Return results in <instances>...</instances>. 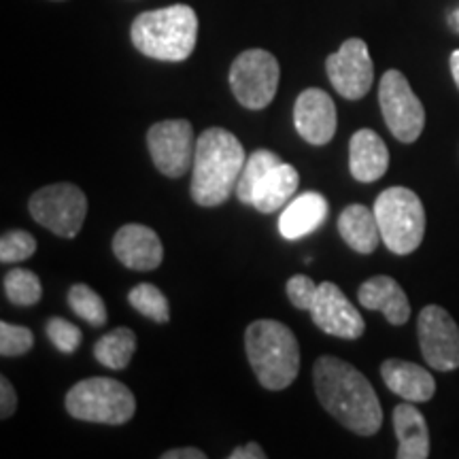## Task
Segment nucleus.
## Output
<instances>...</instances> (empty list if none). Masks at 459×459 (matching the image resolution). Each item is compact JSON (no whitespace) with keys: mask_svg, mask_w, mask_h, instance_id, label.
Wrapping results in <instances>:
<instances>
[{"mask_svg":"<svg viewBox=\"0 0 459 459\" xmlns=\"http://www.w3.org/2000/svg\"><path fill=\"white\" fill-rule=\"evenodd\" d=\"M3 285L9 302L15 304V307H32L43 296L41 281H39V277L32 271H28V268H11L4 274Z\"/></svg>","mask_w":459,"mask_h":459,"instance_id":"393cba45","label":"nucleus"},{"mask_svg":"<svg viewBox=\"0 0 459 459\" xmlns=\"http://www.w3.org/2000/svg\"><path fill=\"white\" fill-rule=\"evenodd\" d=\"M375 215L383 243L392 254L409 255L426 234V209L409 187H389L375 203Z\"/></svg>","mask_w":459,"mask_h":459,"instance_id":"39448f33","label":"nucleus"},{"mask_svg":"<svg viewBox=\"0 0 459 459\" xmlns=\"http://www.w3.org/2000/svg\"><path fill=\"white\" fill-rule=\"evenodd\" d=\"M281 68L277 57L266 49H247L230 66V88L249 111H260L277 96Z\"/></svg>","mask_w":459,"mask_h":459,"instance_id":"0eeeda50","label":"nucleus"},{"mask_svg":"<svg viewBox=\"0 0 459 459\" xmlns=\"http://www.w3.org/2000/svg\"><path fill=\"white\" fill-rule=\"evenodd\" d=\"M230 459H266V451L257 443H247L245 446H237L228 455Z\"/></svg>","mask_w":459,"mask_h":459,"instance_id":"473e14b6","label":"nucleus"},{"mask_svg":"<svg viewBox=\"0 0 459 459\" xmlns=\"http://www.w3.org/2000/svg\"><path fill=\"white\" fill-rule=\"evenodd\" d=\"M247 162L245 149L226 128H206L196 141L192 166V200L200 206H220L237 189Z\"/></svg>","mask_w":459,"mask_h":459,"instance_id":"f03ea898","label":"nucleus"},{"mask_svg":"<svg viewBox=\"0 0 459 459\" xmlns=\"http://www.w3.org/2000/svg\"><path fill=\"white\" fill-rule=\"evenodd\" d=\"M338 232L344 243L358 254L368 255L381 243V230L375 215V209L364 204H349L338 217Z\"/></svg>","mask_w":459,"mask_h":459,"instance_id":"4be33fe9","label":"nucleus"},{"mask_svg":"<svg viewBox=\"0 0 459 459\" xmlns=\"http://www.w3.org/2000/svg\"><path fill=\"white\" fill-rule=\"evenodd\" d=\"M328 200L319 192H307L290 200L279 217V232L287 240H298L315 232L328 217Z\"/></svg>","mask_w":459,"mask_h":459,"instance_id":"6ab92c4d","label":"nucleus"},{"mask_svg":"<svg viewBox=\"0 0 459 459\" xmlns=\"http://www.w3.org/2000/svg\"><path fill=\"white\" fill-rule=\"evenodd\" d=\"M311 319L321 332L325 334L344 338V341H355L366 332L364 317L358 308L349 302L342 290L332 281L319 283L317 298L311 307Z\"/></svg>","mask_w":459,"mask_h":459,"instance_id":"ddd939ff","label":"nucleus"},{"mask_svg":"<svg viewBox=\"0 0 459 459\" xmlns=\"http://www.w3.org/2000/svg\"><path fill=\"white\" fill-rule=\"evenodd\" d=\"M113 254L130 271H156L164 260L162 240L156 230L141 223H128L117 230L113 238Z\"/></svg>","mask_w":459,"mask_h":459,"instance_id":"2eb2a0df","label":"nucleus"},{"mask_svg":"<svg viewBox=\"0 0 459 459\" xmlns=\"http://www.w3.org/2000/svg\"><path fill=\"white\" fill-rule=\"evenodd\" d=\"M147 149L156 169L170 179H179L194 166L196 139L187 119H164L147 132Z\"/></svg>","mask_w":459,"mask_h":459,"instance_id":"9d476101","label":"nucleus"},{"mask_svg":"<svg viewBox=\"0 0 459 459\" xmlns=\"http://www.w3.org/2000/svg\"><path fill=\"white\" fill-rule=\"evenodd\" d=\"M136 351V334L130 328H115L94 342V358L111 370H124Z\"/></svg>","mask_w":459,"mask_h":459,"instance_id":"5701e85b","label":"nucleus"},{"mask_svg":"<svg viewBox=\"0 0 459 459\" xmlns=\"http://www.w3.org/2000/svg\"><path fill=\"white\" fill-rule=\"evenodd\" d=\"M162 459H206V453L196 446H186V449H170L162 453Z\"/></svg>","mask_w":459,"mask_h":459,"instance_id":"72a5a7b5","label":"nucleus"},{"mask_svg":"<svg viewBox=\"0 0 459 459\" xmlns=\"http://www.w3.org/2000/svg\"><path fill=\"white\" fill-rule=\"evenodd\" d=\"M328 79L338 94L347 100H359L368 94L375 82L368 45L361 39H347L336 54L325 60Z\"/></svg>","mask_w":459,"mask_h":459,"instance_id":"f8f14e48","label":"nucleus"},{"mask_svg":"<svg viewBox=\"0 0 459 459\" xmlns=\"http://www.w3.org/2000/svg\"><path fill=\"white\" fill-rule=\"evenodd\" d=\"M245 349L262 387L287 389L300 372V344L294 332L274 319H257L245 332Z\"/></svg>","mask_w":459,"mask_h":459,"instance_id":"20e7f679","label":"nucleus"},{"mask_svg":"<svg viewBox=\"0 0 459 459\" xmlns=\"http://www.w3.org/2000/svg\"><path fill=\"white\" fill-rule=\"evenodd\" d=\"M68 415L79 421L124 426L134 417L136 400L124 383L107 377L83 378L66 394Z\"/></svg>","mask_w":459,"mask_h":459,"instance_id":"423d86ee","label":"nucleus"},{"mask_svg":"<svg viewBox=\"0 0 459 459\" xmlns=\"http://www.w3.org/2000/svg\"><path fill=\"white\" fill-rule=\"evenodd\" d=\"M378 105L387 128L400 143H415L426 126V108L400 71H387L378 85Z\"/></svg>","mask_w":459,"mask_h":459,"instance_id":"1a4fd4ad","label":"nucleus"},{"mask_svg":"<svg viewBox=\"0 0 459 459\" xmlns=\"http://www.w3.org/2000/svg\"><path fill=\"white\" fill-rule=\"evenodd\" d=\"M358 300L368 311L385 315L392 325H404L411 317V302L400 283L385 274H378L359 285Z\"/></svg>","mask_w":459,"mask_h":459,"instance_id":"dca6fc26","label":"nucleus"},{"mask_svg":"<svg viewBox=\"0 0 459 459\" xmlns=\"http://www.w3.org/2000/svg\"><path fill=\"white\" fill-rule=\"evenodd\" d=\"M315 394L325 411L353 434L372 436L383 426L375 387L355 366L334 355H321L313 366Z\"/></svg>","mask_w":459,"mask_h":459,"instance_id":"f257e3e1","label":"nucleus"},{"mask_svg":"<svg viewBox=\"0 0 459 459\" xmlns=\"http://www.w3.org/2000/svg\"><path fill=\"white\" fill-rule=\"evenodd\" d=\"M132 43L143 56L162 62H183L198 41V15L187 4L145 11L132 22Z\"/></svg>","mask_w":459,"mask_h":459,"instance_id":"7ed1b4c3","label":"nucleus"},{"mask_svg":"<svg viewBox=\"0 0 459 459\" xmlns=\"http://www.w3.org/2000/svg\"><path fill=\"white\" fill-rule=\"evenodd\" d=\"M48 338L56 349H60L62 353H73L77 351L79 344H82V330L71 321L62 317H51L45 325Z\"/></svg>","mask_w":459,"mask_h":459,"instance_id":"c756f323","label":"nucleus"},{"mask_svg":"<svg viewBox=\"0 0 459 459\" xmlns=\"http://www.w3.org/2000/svg\"><path fill=\"white\" fill-rule=\"evenodd\" d=\"M68 304H71L74 315H79V317L88 321L94 328H102L107 324L105 302H102V298L90 285H73L71 291H68Z\"/></svg>","mask_w":459,"mask_h":459,"instance_id":"bb28decb","label":"nucleus"},{"mask_svg":"<svg viewBox=\"0 0 459 459\" xmlns=\"http://www.w3.org/2000/svg\"><path fill=\"white\" fill-rule=\"evenodd\" d=\"M381 377L389 387V392L400 395L402 400L429 402L436 394V381L426 368L404 359H385L381 364Z\"/></svg>","mask_w":459,"mask_h":459,"instance_id":"a211bd4d","label":"nucleus"},{"mask_svg":"<svg viewBox=\"0 0 459 459\" xmlns=\"http://www.w3.org/2000/svg\"><path fill=\"white\" fill-rule=\"evenodd\" d=\"M389 169L385 141L375 130L361 128L349 141V170L359 183H375Z\"/></svg>","mask_w":459,"mask_h":459,"instance_id":"f3484780","label":"nucleus"},{"mask_svg":"<svg viewBox=\"0 0 459 459\" xmlns=\"http://www.w3.org/2000/svg\"><path fill=\"white\" fill-rule=\"evenodd\" d=\"M285 291L290 302L294 304L296 308H300V311H311L315 298H317L319 285L315 283L311 277H307V274H294V277L287 281Z\"/></svg>","mask_w":459,"mask_h":459,"instance_id":"7c9ffc66","label":"nucleus"},{"mask_svg":"<svg viewBox=\"0 0 459 459\" xmlns=\"http://www.w3.org/2000/svg\"><path fill=\"white\" fill-rule=\"evenodd\" d=\"M298 186H300V175H298V170L291 164L281 162L277 166H273V169L262 177V181L257 183L251 206L264 215L277 213L281 206L290 203L291 196L296 194Z\"/></svg>","mask_w":459,"mask_h":459,"instance_id":"412c9836","label":"nucleus"},{"mask_svg":"<svg viewBox=\"0 0 459 459\" xmlns=\"http://www.w3.org/2000/svg\"><path fill=\"white\" fill-rule=\"evenodd\" d=\"M281 162H283V160H281L274 152H268V149H257V152L251 153V156L247 158L243 172H240L237 183V196L240 203L251 204L257 183L262 181V177L266 175L273 166H277Z\"/></svg>","mask_w":459,"mask_h":459,"instance_id":"b1692460","label":"nucleus"},{"mask_svg":"<svg viewBox=\"0 0 459 459\" xmlns=\"http://www.w3.org/2000/svg\"><path fill=\"white\" fill-rule=\"evenodd\" d=\"M34 347L32 332L24 328V325L9 324L3 321L0 324V355L3 358H20L26 355Z\"/></svg>","mask_w":459,"mask_h":459,"instance_id":"c85d7f7f","label":"nucleus"},{"mask_svg":"<svg viewBox=\"0 0 459 459\" xmlns=\"http://www.w3.org/2000/svg\"><path fill=\"white\" fill-rule=\"evenodd\" d=\"M128 302L134 311H139L143 317L156 321V324H169L170 307L162 290H158L152 283H141L132 287L128 294Z\"/></svg>","mask_w":459,"mask_h":459,"instance_id":"a878e982","label":"nucleus"},{"mask_svg":"<svg viewBox=\"0 0 459 459\" xmlns=\"http://www.w3.org/2000/svg\"><path fill=\"white\" fill-rule=\"evenodd\" d=\"M17 409V394L13 385L9 383L7 377L0 378V417L9 419L13 417V412Z\"/></svg>","mask_w":459,"mask_h":459,"instance_id":"2f4dec72","label":"nucleus"},{"mask_svg":"<svg viewBox=\"0 0 459 459\" xmlns=\"http://www.w3.org/2000/svg\"><path fill=\"white\" fill-rule=\"evenodd\" d=\"M417 334L423 359L434 370L459 368V325L438 304H429L419 313Z\"/></svg>","mask_w":459,"mask_h":459,"instance_id":"9b49d317","label":"nucleus"},{"mask_svg":"<svg viewBox=\"0 0 459 459\" xmlns=\"http://www.w3.org/2000/svg\"><path fill=\"white\" fill-rule=\"evenodd\" d=\"M394 429L398 438V459H426L429 455V429L415 402L395 406Z\"/></svg>","mask_w":459,"mask_h":459,"instance_id":"aec40b11","label":"nucleus"},{"mask_svg":"<svg viewBox=\"0 0 459 459\" xmlns=\"http://www.w3.org/2000/svg\"><path fill=\"white\" fill-rule=\"evenodd\" d=\"M451 73H453V79H455V83L459 88V49H455L451 54Z\"/></svg>","mask_w":459,"mask_h":459,"instance_id":"f704fd0d","label":"nucleus"},{"mask_svg":"<svg viewBox=\"0 0 459 459\" xmlns=\"http://www.w3.org/2000/svg\"><path fill=\"white\" fill-rule=\"evenodd\" d=\"M37 251V238L26 230H9L0 238V260L3 264L24 262Z\"/></svg>","mask_w":459,"mask_h":459,"instance_id":"cd10ccee","label":"nucleus"},{"mask_svg":"<svg viewBox=\"0 0 459 459\" xmlns=\"http://www.w3.org/2000/svg\"><path fill=\"white\" fill-rule=\"evenodd\" d=\"M28 209L39 226L62 238H73L79 234L88 215V198L83 189L73 183H54L37 189L30 196Z\"/></svg>","mask_w":459,"mask_h":459,"instance_id":"6e6552de","label":"nucleus"},{"mask_svg":"<svg viewBox=\"0 0 459 459\" xmlns=\"http://www.w3.org/2000/svg\"><path fill=\"white\" fill-rule=\"evenodd\" d=\"M294 124L298 134L308 145H328L336 134V105L328 91L308 88L298 96L294 105Z\"/></svg>","mask_w":459,"mask_h":459,"instance_id":"4468645a","label":"nucleus"}]
</instances>
